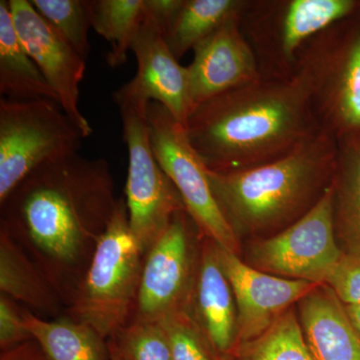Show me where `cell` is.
Wrapping results in <instances>:
<instances>
[{"mask_svg":"<svg viewBox=\"0 0 360 360\" xmlns=\"http://www.w3.org/2000/svg\"><path fill=\"white\" fill-rule=\"evenodd\" d=\"M113 188L108 161L75 153L37 168L1 203V225L68 300L115 213Z\"/></svg>","mask_w":360,"mask_h":360,"instance_id":"1","label":"cell"},{"mask_svg":"<svg viewBox=\"0 0 360 360\" xmlns=\"http://www.w3.org/2000/svg\"><path fill=\"white\" fill-rule=\"evenodd\" d=\"M184 129L207 170L221 174L284 158L321 130L297 73L212 97L194 108Z\"/></svg>","mask_w":360,"mask_h":360,"instance_id":"2","label":"cell"},{"mask_svg":"<svg viewBox=\"0 0 360 360\" xmlns=\"http://www.w3.org/2000/svg\"><path fill=\"white\" fill-rule=\"evenodd\" d=\"M338 160V141L319 130L279 160L241 172L207 174L220 210L238 236L286 229L302 219L333 184Z\"/></svg>","mask_w":360,"mask_h":360,"instance_id":"3","label":"cell"},{"mask_svg":"<svg viewBox=\"0 0 360 360\" xmlns=\"http://www.w3.org/2000/svg\"><path fill=\"white\" fill-rule=\"evenodd\" d=\"M309 90L319 127L338 142L360 137V11L311 37L296 72Z\"/></svg>","mask_w":360,"mask_h":360,"instance_id":"4","label":"cell"},{"mask_svg":"<svg viewBox=\"0 0 360 360\" xmlns=\"http://www.w3.org/2000/svg\"><path fill=\"white\" fill-rule=\"evenodd\" d=\"M144 253L130 229L124 200L97 243L86 271L71 295L70 317L110 340L129 323L141 283Z\"/></svg>","mask_w":360,"mask_h":360,"instance_id":"5","label":"cell"},{"mask_svg":"<svg viewBox=\"0 0 360 360\" xmlns=\"http://www.w3.org/2000/svg\"><path fill=\"white\" fill-rule=\"evenodd\" d=\"M357 7L359 0H245L239 25L260 77L290 78L303 45Z\"/></svg>","mask_w":360,"mask_h":360,"instance_id":"6","label":"cell"},{"mask_svg":"<svg viewBox=\"0 0 360 360\" xmlns=\"http://www.w3.org/2000/svg\"><path fill=\"white\" fill-rule=\"evenodd\" d=\"M120 108L123 141L129 150V174L125 184L130 229L142 252L165 231L177 212L186 210L172 180L156 160L148 123L150 101L135 96L124 86L113 92Z\"/></svg>","mask_w":360,"mask_h":360,"instance_id":"7","label":"cell"},{"mask_svg":"<svg viewBox=\"0 0 360 360\" xmlns=\"http://www.w3.org/2000/svg\"><path fill=\"white\" fill-rule=\"evenodd\" d=\"M84 135L51 99H0V203L49 161L78 153Z\"/></svg>","mask_w":360,"mask_h":360,"instance_id":"8","label":"cell"},{"mask_svg":"<svg viewBox=\"0 0 360 360\" xmlns=\"http://www.w3.org/2000/svg\"><path fill=\"white\" fill-rule=\"evenodd\" d=\"M148 113L156 160L179 191L189 217L205 238L238 255V236L220 210L207 168L191 146L184 125L156 101L149 103Z\"/></svg>","mask_w":360,"mask_h":360,"instance_id":"9","label":"cell"},{"mask_svg":"<svg viewBox=\"0 0 360 360\" xmlns=\"http://www.w3.org/2000/svg\"><path fill=\"white\" fill-rule=\"evenodd\" d=\"M341 255L335 239L331 184L302 219L272 238L255 243L251 259L255 269L266 274L322 285Z\"/></svg>","mask_w":360,"mask_h":360,"instance_id":"10","label":"cell"},{"mask_svg":"<svg viewBox=\"0 0 360 360\" xmlns=\"http://www.w3.org/2000/svg\"><path fill=\"white\" fill-rule=\"evenodd\" d=\"M194 221L186 210L177 212L144 257L135 302V319L160 321L187 311L193 277Z\"/></svg>","mask_w":360,"mask_h":360,"instance_id":"11","label":"cell"},{"mask_svg":"<svg viewBox=\"0 0 360 360\" xmlns=\"http://www.w3.org/2000/svg\"><path fill=\"white\" fill-rule=\"evenodd\" d=\"M18 37L51 85L65 115L84 139L94 132L79 108L86 60L37 13L28 0H8Z\"/></svg>","mask_w":360,"mask_h":360,"instance_id":"12","label":"cell"},{"mask_svg":"<svg viewBox=\"0 0 360 360\" xmlns=\"http://www.w3.org/2000/svg\"><path fill=\"white\" fill-rule=\"evenodd\" d=\"M217 246L238 309L236 347L262 335L293 303L300 302L319 286L271 276L245 264L236 253Z\"/></svg>","mask_w":360,"mask_h":360,"instance_id":"13","label":"cell"},{"mask_svg":"<svg viewBox=\"0 0 360 360\" xmlns=\"http://www.w3.org/2000/svg\"><path fill=\"white\" fill-rule=\"evenodd\" d=\"M240 13L225 21L193 51V63L186 66L193 110L227 90L262 78L255 53L240 30Z\"/></svg>","mask_w":360,"mask_h":360,"instance_id":"14","label":"cell"},{"mask_svg":"<svg viewBox=\"0 0 360 360\" xmlns=\"http://www.w3.org/2000/svg\"><path fill=\"white\" fill-rule=\"evenodd\" d=\"M131 51L136 58V75L123 86L146 101L160 103L186 127L193 111L187 68L174 58L163 39L160 23L146 8Z\"/></svg>","mask_w":360,"mask_h":360,"instance_id":"15","label":"cell"},{"mask_svg":"<svg viewBox=\"0 0 360 360\" xmlns=\"http://www.w3.org/2000/svg\"><path fill=\"white\" fill-rule=\"evenodd\" d=\"M194 297L200 329L220 357L231 354L236 342V310L217 246L205 238L201 251Z\"/></svg>","mask_w":360,"mask_h":360,"instance_id":"16","label":"cell"},{"mask_svg":"<svg viewBox=\"0 0 360 360\" xmlns=\"http://www.w3.org/2000/svg\"><path fill=\"white\" fill-rule=\"evenodd\" d=\"M300 324L315 360H360V336L328 286L300 302Z\"/></svg>","mask_w":360,"mask_h":360,"instance_id":"17","label":"cell"},{"mask_svg":"<svg viewBox=\"0 0 360 360\" xmlns=\"http://www.w3.org/2000/svg\"><path fill=\"white\" fill-rule=\"evenodd\" d=\"M0 94L13 101L51 99L58 103V96L21 44L8 0L0 1Z\"/></svg>","mask_w":360,"mask_h":360,"instance_id":"18","label":"cell"},{"mask_svg":"<svg viewBox=\"0 0 360 360\" xmlns=\"http://www.w3.org/2000/svg\"><path fill=\"white\" fill-rule=\"evenodd\" d=\"M0 290L14 302L56 314L60 295L4 225L0 231Z\"/></svg>","mask_w":360,"mask_h":360,"instance_id":"19","label":"cell"},{"mask_svg":"<svg viewBox=\"0 0 360 360\" xmlns=\"http://www.w3.org/2000/svg\"><path fill=\"white\" fill-rule=\"evenodd\" d=\"M26 328L47 360H111L108 340L72 317L46 321L22 311Z\"/></svg>","mask_w":360,"mask_h":360,"instance_id":"20","label":"cell"},{"mask_svg":"<svg viewBox=\"0 0 360 360\" xmlns=\"http://www.w3.org/2000/svg\"><path fill=\"white\" fill-rule=\"evenodd\" d=\"M245 0H181L172 18L161 26L163 39L179 60L196 45L240 13Z\"/></svg>","mask_w":360,"mask_h":360,"instance_id":"21","label":"cell"},{"mask_svg":"<svg viewBox=\"0 0 360 360\" xmlns=\"http://www.w3.org/2000/svg\"><path fill=\"white\" fill-rule=\"evenodd\" d=\"M89 11L91 27L110 42L108 65H124L146 15V0H89Z\"/></svg>","mask_w":360,"mask_h":360,"instance_id":"22","label":"cell"},{"mask_svg":"<svg viewBox=\"0 0 360 360\" xmlns=\"http://www.w3.org/2000/svg\"><path fill=\"white\" fill-rule=\"evenodd\" d=\"M333 186L335 229L360 248V137L338 142Z\"/></svg>","mask_w":360,"mask_h":360,"instance_id":"23","label":"cell"},{"mask_svg":"<svg viewBox=\"0 0 360 360\" xmlns=\"http://www.w3.org/2000/svg\"><path fill=\"white\" fill-rule=\"evenodd\" d=\"M231 355L234 360H315L302 324L291 309L262 335L236 345Z\"/></svg>","mask_w":360,"mask_h":360,"instance_id":"24","label":"cell"},{"mask_svg":"<svg viewBox=\"0 0 360 360\" xmlns=\"http://www.w3.org/2000/svg\"><path fill=\"white\" fill-rule=\"evenodd\" d=\"M37 13L85 60L91 27L89 0H30Z\"/></svg>","mask_w":360,"mask_h":360,"instance_id":"25","label":"cell"},{"mask_svg":"<svg viewBox=\"0 0 360 360\" xmlns=\"http://www.w3.org/2000/svg\"><path fill=\"white\" fill-rule=\"evenodd\" d=\"M108 345L122 360H174L167 333L158 321L134 319Z\"/></svg>","mask_w":360,"mask_h":360,"instance_id":"26","label":"cell"},{"mask_svg":"<svg viewBox=\"0 0 360 360\" xmlns=\"http://www.w3.org/2000/svg\"><path fill=\"white\" fill-rule=\"evenodd\" d=\"M158 322L167 333L174 360H221L188 312L170 315Z\"/></svg>","mask_w":360,"mask_h":360,"instance_id":"27","label":"cell"},{"mask_svg":"<svg viewBox=\"0 0 360 360\" xmlns=\"http://www.w3.org/2000/svg\"><path fill=\"white\" fill-rule=\"evenodd\" d=\"M345 305H360V248L341 255L326 283Z\"/></svg>","mask_w":360,"mask_h":360,"instance_id":"28","label":"cell"},{"mask_svg":"<svg viewBox=\"0 0 360 360\" xmlns=\"http://www.w3.org/2000/svg\"><path fill=\"white\" fill-rule=\"evenodd\" d=\"M26 328L22 312L14 300L6 295L0 296V348L1 352L11 349L32 340Z\"/></svg>","mask_w":360,"mask_h":360,"instance_id":"29","label":"cell"},{"mask_svg":"<svg viewBox=\"0 0 360 360\" xmlns=\"http://www.w3.org/2000/svg\"><path fill=\"white\" fill-rule=\"evenodd\" d=\"M0 360H47L39 343L34 340L1 352Z\"/></svg>","mask_w":360,"mask_h":360,"instance_id":"30","label":"cell"},{"mask_svg":"<svg viewBox=\"0 0 360 360\" xmlns=\"http://www.w3.org/2000/svg\"><path fill=\"white\" fill-rule=\"evenodd\" d=\"M345 312H347L348 319L350 323L354 326L355 331L360 336V305H345Z\"/></svg>","mask_w":360,"mask_h":360,"instance_id":"31","label":"cell"},{"mask_svg":"<svg viewBox=\"0 0 360 360\" xmlns=\"http://www.w3.org/2000/svg\"><path fill=\"white\" fill-rule=\"evenodd\" d=\"M110 354H111V360H122V359H120V355L116 354V352L115 349H112V348H111L110 347Z\"/></svg>","mask_w":360,"mask_h":360,"instance_id":"32","label":"cell"},{"mask_svg":"<svg viewBox=\"0 0 360 360\" xmlns=\"http://www.w3.org/2000/svg\"><path fill=\"white\" fill-rule=\"evenodd\" d=\"M221 360H234V359L231 354H229V355H224V356H222Z\"/></svg>","mask_w":360,"mask_h":360,"instance_id":"33","label":"cell"},{"mask_svg":"<svg viewBox=\"0 0 360 360\" xmlns=\"http://www.w3.org/2000/svg\"><path fill=\"white\" fill-rule=\"evenodd\" d=\"M359 9L360 11V1H359Z\"/></svg>","mask_w":360,"mask_h":360,"instance_id":"34","label":"cell"}]
</instances>
